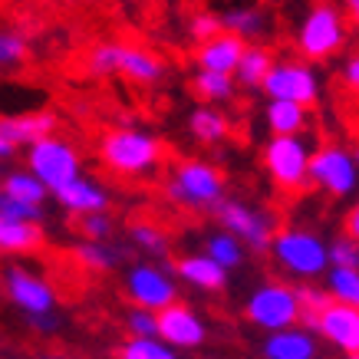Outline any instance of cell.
I'll use <instances>...</instances> for the list:
<instances>
[{"instance_id": "1", "label": "cell", "mask_w": 359, "mask_h": 359, "mask_svg": "<svg viewBox=\"0 0 359 359\" xmlns=\"http://www.w3.org/2000/svg\"><path fill=\"white\" fill-rule=\"evenodd\" d=\"M99 158L116 175L139 178L158 168L162 162V142L145 129H109L99 139Z\"/></svg>"}, {"instance_id": "2", "label": "cell", "mask_w": 359, "mask_h": 359, "mask_svg": "<svg viewBox=\"0 0 359 359\" xmlns=\"http://www.w3.org/2000/svg\"><path fill=\"white\" fill-rule=\"evenodd\" d=\"M89 73L93 76H126L129 83L152 86L165 76V63L152 50L129 43H99L89 50Z\"/></svg>"}, {"instance_id": "3", "label": "cell", "mask_w": 359, "mask_h": 359, "mask_svg": "<svg viewBox=\"0 0 359 359\" xmlns=\"http://www.w3.org/2000/svg\"><path fill=\"white\" fill-rule=\"evenodd\" d=\"M343 46H346V17L339 7L320 0L297 27V50L310 63H323L330 56H337Z\"/></svg>"}, {"instance_id": "4", "label": "cell", "mask_w": 359, "mask_h": 359, "mask_svg": "<svg viewBox=\"0 0 359 359\" xmlns=\"http://www.w3.org/2000/svg\"><path fill=\"white\" fill-rule=\"evenodd\" d=\"M273 261L280 264L287 273H294L300 280H313V277H323L330 267L327 261V241L313 234L306 228H287L277 231L271 241Z\"/></svg>"}, {"instance_id": "5", "label": "cell", "mask_w": 359, "mask_h": 359, "mask_svg": "<svg viewBox=\"0 0 359 359\" xmlns=\"http://www.w3.org/2000/svg\"><path fill=\"white\" fill-rule=\"evenodd\" d=\"M168 195H172V201H178L182 208H191V211H215L224 201V178L211 162L185 158V162L175 165Z\"/></svg>"}, {"instance_id": "6", "label": "cell", "mask_w": 359, "mask_h": 359, "mask_svg": "<svg viewBox=\"0 0 359 359\" xmlns=\"http://www.w3.org/2000/svg\"><path fill=\"white\" fill-rule=\"evenodd\" d=\"M27 172H30L46 191H53V188L66 185L69 178L83 175V158H79L73 142H66L63 135L53 132V135L27 145Z\"/></svg>"}, {"instance_id": "7", "label": "cell", "mask_w": 359, "mask_h": 359, "mask_svg": "<svg viewBox=\"0 0 359 359\" xmlns=\"http://www.w3.org/2000/svg\"><path fill=\"white\" fill-rule=\"evenodd\" d=\"M310 155L313 149L304 135H271L264 145V168L280 191H300L306 188Z\"/></svg>"}, {"instance_id": "8", "label": "cell", "mask_w": 359, "mask_h": 359, "mask_svg": "<svg viewBox=\"0 0 359 359\" xmlns=\"http://www.w3.org/2000/svg\"><path fill=\"white\" fill-rule=\"evenodd\" d=\"M244 313L254 327L267 330V333H280V330L300 327V304H297V287L290 283H261L244 304Z\"/></svg>"}, {"instance_id": "9", "label": "cell", "mask_w": 359, "mask_h": 359, "mask_svg": "<svg viewBox=\"0 0 359 359\" xmlns=\"http://www.w3.org/2000/svg\"><path fill=\"white\" fill-rule=\"evenodd\" d=\"M261 89L273 102H294V106H304V109H313L320 102V79H316L313 66L300 63V60L271 63Z\"/></svg>"}, {"instance_id": "10", "label": "cell", "mask_w": 359, "mask_h": 359, "mask_svg": "<svg viewBox=\"0 0 359 359\" xmlns=\"http://www.w3.org/2000/svg\"><path fill=\"white\" fill-rule=\"evenodd\" d=\"M306 182L323 188L333 198H349L359 185V165L356 155L346 145H320L310 155V168H306Z\"/></svg>"}, {"instance_id": "11", "label": "cell", "mask_w": 359, "mask_h": 359, "mask_svg": "<svg viewBox=\"0 0 359 359\" xmlns=\"http://www.w3.org/2000/svg\"><path fill=\"white\" fill-rule=\"evenodd\" d=\"M218 221L221 228L228 231L231 238H238L244 244V250H267L273 241V218L264 215L257 208H250L248 201H234V198H224L218 208Z\"/></svg>"}, {"instance_id": "12", "label": "cell", "mask_w": 359, "mask_h": 359, "mask_svg": "<svg viewBox=\"0 0 359 359\" xmlns=\"http://www.w3.org/2000/svg\"><path fill=\"white\" fill-rule=\"evenodd\" d=\"M4 290L13 304L20 306L30 320H40V316H53L56 313V290L53 283L46 280L43 273L30 271V267H7L4 271Z\"/></svg>"}, {"instance_id": "13", "label": "cell", "mask_w": 359, "mask_h": 359, "mask_svg": "<svg viewBox=\"0 0 359 359\" xmlns=\"http://www.w3.org/2000/svg\"><path fill=\"white\" fill-rule=\"evenodd\" d=\"M126 290H129L132 304L139 310H149V313H158L178 300V287H175L172 273L155 267V264H135L126 277Z\"/></svg>"}, {"instance_id": "14", "label": "cell", "mask_w": 359, "mask_h": 359, "mask_svg": "<svg viewBox=\"0 0 359 359\" xmlns=\"http://www.w3.org/2000/svg\"><path fill=\"white\" fill-rule=\"evenodd\" d=\"M208 337L205 320L191 310V306L178 304L175 300L172 306H165L155 313V339H162L165 346L172 349H195L201 346Z\"/></svg>"}, {"instance_id": "15", "label": "cell", "mask_w": 359, "mask_h": 359, "mask_svg": "<svg viewBox=\"0 0 359 359\" xmlns=\"http://www.w3.org/2000/svg\"><path fill=\"white\" fill-rule=\"evenodd\" d=\"M320 337L333 343L337 349H343L346 356H359V310L356 306H343L330 300L313 320V330Z\"/></svg>"}, {"instance_id": "16", "label": "cell", "mask_w": 359, "mask_h": 359, "mask_svg": "<svg viewBox=\"0 0 359 359\" xmlns=\"http://www.w3.org/2000/svg\"><path fill=\"white\" fill-rule=\"evenodd\" d=\"M50 195L56 198V205L69 211V215H99V211H109V191L99 185L93 175H76V178H69L66 185L53 188Z\"/></svg>"}, {"instance_id": "17", "label": "cell", "mask_w": 359, "mask_h": 359, "mask_svg": "<svg viewBox=\"0 0 359 359\" xmlns=\"http://www.w3.org/2000/svg\"><path fill=\"white\" fill-rule=\"evenodd\" d=\"M56 129V116L50 109H33V112H20V116H4L0 119V139L11 145L13 152L20 145H33V142L53 135Z\"/></svg>"}, {"instance_id": "18", "label": "cell", "mask_w": 359, "mask_h": 359, "mask_svg": "<svg viewBox=\"0 0 359 359\" xmlns=\"http://www.w3.org/2000/svg\"><path fill=\"white\" fill-rule=\"evenodd\" d=\"M244 40L231 36V33L221 30L215 40L198 46V69L201 73H221V76H234V69L241 63V53H244Z\"/></svg>"}, {"instance_id": "19", "label": "cell", "mask_w": 359, "mask_h": 359, "mask_svg": "<svg viewBox=\"0 0 359 359\" xmlns=\"http://www.w3.org/2000/svg\"><path fill=\"white\" fill-rule=\"evenodd\" d=\"M264 359H316V337L304 327L271 333L264 343Z\"/></svg>"}, {"instance_id": "20", "label": "cell", "mask_w": 359, "mask_h": 359, "mask_svg": "<svg viewBox=\"0 0 359 359\" xmlns=\"http://www.w3.org/2000/svg\"><path fill=\"white\" fill-rule=\"evenodd\" d=\"M175 271H178L182 280L198 287V290H221L228 283V271H221L208 254H185V257H178Z\"/></svg>"}, {"instance_id": "21", "label": "cell", "mask_w": 359, "mask_h": 359, "mask_svg": "<svg viewBox=\"0 0 359 359\" xmlns=\"http://www.w3.org/2000/svg\"><path fill=\"white\" fill-rule=\"evenodd\" d=\"M221 20V30L231 33V36H238V40H257L264 30H267V17H264L257 7H250V4H238V7H228L224 13H218Z\"/></svg>"}, {"instance_id": "22", "label": "cell", "mask_w": 359, "mask_h": 359, "mask_svg": "<svg viewBox=\"0 0 359 359\" xmlns=\"http://www.w3.org/2000/svg\"><path fill=\"white\" fill-rule=\"evenodd\" d=\"M264 122H267L271 135H300L310 126V109L294 106V102H273V99H267Z\"/></svg>"}, {"instance_id": "23", "label": "cell", "mask_w": 359, "mask_h": 359, "mask_svg": "<svg viewBox=\"0 0 359 359\" xmlns=\"http://www.w3.org/2000/svg\"><path fill=\"white\" fill-rule=\"evenodd\" d=\"M188 129H191V135H195L201 145H218V142L228 139L231 122L218 106H198V109H191V116H188Z\"/></svg>"}, {"instance_id": "24", "label": "cell", "mask_w": 359, "mask_h": 359, "mask_svg": "<svg viewBox=\"0 0 359 359\" xmlns=\"http://www.w3.org/2000/svg\"><path fill=\"white\" fill-rule=\"evenodd\" d=\"M0 191L7 198H13L17 205H23V208H43V201H46V191L36 178H33L27 168H13V172H7L4 175V182H0Z\"/></svg>"}, {"instance_id": "25", "label": "cell", "mask_w": 359, "mask_h": 359, "mask_svg": "<svg viewBox=\"0 0 359 359\" xmlns=\"http://www.w3.org/2000/svg\"><path fill=\"white\" fill-rule=\"evenodd\" d=\"M43 244V231L30 221L0 218V254H30Z\"/></svg>"}, {"instance_id": "26", "label": "cell", "mask_w": 359, "mask_h": 359, "mask_svg": "<svg viewBox=\"0 0 359 359\" xmlns=\"http://www.w3.org/2000/svg\"><path fill=\"white\" fill-rule=\"evenodd\" d=\"M73 257H76V264L86 267V271L106 273L122 261V250L109 248L106 241H79L76 248H73Z\"/></svg>"}, {"instance_id": "27", "label": "cell", "mask_w": 359, "mask_h": 359, "mask_svg": "<svg viewBox=\"0 0 359 359\" xmlns=\"http://www.w3.org/2000/svg\"><path fill=\"white\" fill-rule=\"evenodd\" d=\"M327 297L333 304L359 306V267H327Z\"/></svg>"}, {"instance_id": "28", "label": "cell", "mask_w": 359, "mask_h": 359, "mask_svg": "<svg viewBox=\"0 0 359 359\" xmlns=\"http://www.w3.org/2000/svg\"><path fill=\"white\" fill-rule=\"evenodd\" d=\"M271 53L264 50V46H244V53H241V63L234 69V79L244 83V86H261L264 76H267V69H271Z\"/></svg>"}, {"instance_id": "29", "label": "cell", "mask_w": 359, "mask_h": 359, "mask_svg": "<svg viewBox=\"0 0 359 359\" xmlns=\"http://www.w3.org/2000/svg\"><path fill=\"white\" fill-rule=\"evenodd\" d=\"M211 261L218 264L221 271H234L244 264V244L238 238H231L228 231H218V234H211L208 238V250H205Z\"/></svg>"}, {"instance_id": "30", "label": "cell", "mask_w": 359, "mask_h": 359, "mask_svg": "<svg viewBox=\"0 0 359 359\" xmlns=\"http://www.w3.org/2000/svg\"><path fill=\"white\" fill-rule=\"evenodd\" d=\"M191 89L205 99V106L211 102H228L234 96V76H221V73H195Z\"/></svg>"}, {"instance_id": "31", "label": "cell", "mask_w": 359, "mask_h": 359, "mask_svg": "<svg viewBox=\"0 0 359 359\" xmlns=\"http://www.w3.org/2000/svg\"><path fill=\"white\" fill-rule=\"evenodd\" d=\"M119 359H178V353L155 337H149V339L129 337L119 349Z\"/></svg>"}, {"instance_id": "32", "label": "cell", "mask_w": 359, "mask_h": 359, "mask_svg": "<svg viewBox=\"0 0 359 359\" xmlns=\"http://www.w3.org/2000/svg\"><path fill=\"white\" fill-rule=\"evenodd\" d=\"M129 234L135 241V248H142L145 254H165L168 250V234L158 224H152V221H135L129 228Z\"/></svg>"}, {"instance_id": "33", "label": "cell", "mask_w": 359, "mask_h": 359, "mask_svg": "<svg viewBox=\"0 0 359 359\" xmlns=\"http://www.w3.org/2000/svg\"><path fill=\"white\" fill-rule=\"evenodd\" d=\"M30 53V40L17 30H0V66H20Z\"/></svg>"}, {"instance_id": "34", "label": "cell", "mask_w": 359, "mask_h": 359, "mask_svg": "<svg viewBox=\"0 0 359 359\" xmlns=\"http://www.w3.org/2000/svg\"><path fill=\"white\" fill-rule=\"evenodd\" d=\"M327 261L330 267H359L356 238H337L333 244H327Z\"/></svg>"}, {"instance_id": "35", "label": "cell", "mask_w": 359, "mask_h": 359, "mask_svg": "<svg viewBox=\"0 0 359 359\" xmlns=\"http://www.w3.org/2000/svg\"><path fill=\"white\" fill-rule=\"evenodd\" d=\"M188 33H191V40H195L198 46L208 43V40H215L221 33V20H218V13H211V11H201L191 17V23H188Z\"/></svg>"}, {"instance_id": "36", "label": "cell", "mask_w": 359, "mask_h": 359, "mask_svg": "<svg viewBox=\"0 0 359 359\" xmlns=\"http://www.w3.org/2000/svg\"><path fill=\"white\" fill-rule=\"evenodd\" d=\"M79 231L86 241H106L112 234V215L109 211H99V215H83L79 218Z\"/></svg>"}, {"instance_id": "37", "label": "cell", "mask_w": 359, "mask_h": 359, "mask_svg": "<svg viewBox=\"0 0 359 359\" xmlns=\"http://www.w3.org/2000/svg\"><path fill=\"white\" fill-rule=\"evenodd\" d=\"M40 215H43V208H23L0 191V218L4 221H30V224H36Z\"/></svg>"}, {"instance_id": "38", "label": "cell", "mask_w": 359, "mask_h": 359, "mask_svg": "<svg viewBox=\"0 0 359 359\" xmlns=\"http://www.w3.org/2000/svg\"><path fill=\"white\" fill-rule=\"evenodd\" d=\"M126 327H129V337H135V339L155 337V313L135 306V310H129V316H126Z\"/></svg>"}, {"instance_id": "39", "label": "cell", "mask_w": 359, "mask_h": 359, "mask_svg": "<svg viewBox=\"0 0 359 359\" xmlns=\"http://www.w3.org/2000/svg\"><path fill=\"white\" fill-rule=\"evenodd\" d=\"M343 83H346L349 89H359V53H349L346 63H343Z\"/></svg>"}, {"instance_id": "40", "label": "cell", "mask_w": 359, "mask_h": 359, "mask_svg": "<svg viewBox=\"0 0 359 359\" xmlns=\"http://www.w3.org/2000/svg\"><path fill=\"white\" fill-rule=\"evenodd\" d=\"M349 234H353V238L359 234V211L356 208H353V215H349Z\"/></svg>"}, {"instance_id": "41", "label": "cell", "mask_w": 359, "mask_h": 359, "mask_svg": "<svg viewBox=\"0 0 359 359\" xmlns=\"http://www.w3.org/2000/svg\"><path fill=\"white\" fill-rule=\"evenodd\" d=\"M343 4H346L349 17H359V0H343Z\"/></svg>"}, {"instance_id": "42", "label": "cell", "mask_w": 359, "mask_h": 359, "mask_svg": "<svg viewBox=\"0 0 359 359\" xmlns=\"http://www.w3.org/2000/svg\"><path fill=\"white\" fill-rule=\"evenodd\" d=\"M11 155H13V149L4 139H0V162H4V158H11Z\"/></svg>"}, {"instance_id": "43", "label": "cell", "mask_w": 359, "mask_h": 359, "mask_svg": "<svg viewBox=\"0 0 359 359\" xmlns=\"http://www.w3.org/2000/svg\"><path fill=\"white\" fill-rule=\"evenodd\" d=\"M43 4H66V0H43Z\"/></svg>"}, {"instance_id": "44", "label": "cell", "mask_w": 359, "mask_h": 359, "mask_svg": "<svg viewBox=\"0 0 359 359\" xmlns=\"http://www.w3.org/2000/svg\"><path fill=\"white\" fill-rule=\"evenodd\" d=\"M43 359H66V356H43Z\"/></svg>"}, {"instance_id": "45", "label": "cell", "mask_w": 359, "mask_h": 359, "mask_svg": "<svg viewBox=\"0 0 359 359\" xmlns=\"http://www.w3.org/2000/svg\"><path fill=\"white\" fill-rule=\"evenodd\" d=\"M349 359H359V356H349Z\"/></svg>"}]
</instances>
